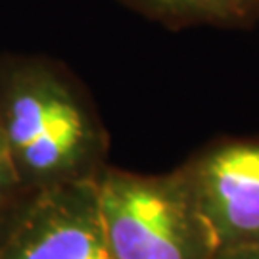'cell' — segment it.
Listing matches in <instances>:
<instances>
[{"instance_id": "4", "label": "cell", "mask_w": 259, "mask_h": 259, "mask_svg": "<svg viewBox=\"0 0 259 259\" xmlns=\"http://www.w3.org/2000/svg\"><path fill=\"white\" fill-rule=\"evenodd\" d=\"M0 259H115L94 183L33 196L2 242Z\"/></svg>"}, {"instance_id": "3", "label": "cell", "mask_w": 259, "mask_h": 259, "mask_svg": "<svg viewBox=\"0 0 259 259\" xmlns=\"http://www.w3.org/2000/svg\"><path fill=\"white\" fill-rule=\"evenodd\" d=\"M177 169L217 250L259 246V137L213 140Z\"/></svg>"}, {"instance_id": "7", "label": "cell", "mask_w": 259, "mask_h": 259, "mask_svg": "<svg viewBox=\"0 0 259 259\" xmlns=\"http://www.w3.org/2000/svg\"><path fill=\"white\" fill-rule=\"evenodd\" d=\"M217 259H259V246L240 248V250L219 251V253H217Z\"/></svg>"}, {"instance_id": "1", "label": "cell", "mask_w": 259, "mask_h": 259, "mask_svg": "<svg viewBox=\"0 0 259 259\" xmlns=\"http://www.w3.org/2000/svg\"><path fill=\"white\" fill-rule=\"evenodd\" d=\"M0 133L25 192L94 183L110 139L83 83L60 60L0 52Z\"/></svg>"}, {"instance_id": "8", "label": "cell", "mask_w": 259, "mask_h": 259, "mask_svg": "<svg viewBox=\"0 0 259 259\" xmlns=\"http://www.w3.org/2000/svg\"><path fill=\"white\" fill-rule=\"evenodd\" d=\"M27 205V204H25ZM23 205V207H25ZM23 207L19 209L18 213H14V215H10V217H4V219H0V246H2V242H4V238H6V234H8V231L12 229V225L16 223V219L19 217V213L23 211Z\"/></svg>"}, {"instance_id": "2", "label": "cell", "mask_w": 259, "mask_h": 259, "mask_svg": "<svg viewBox=\"0 0 259 259\" xmlns=\"http://www.w3.org/2000/svg\"><path fill=\"white\" fill-rule=\"evenodd\" d=\"M94 186L115 259H217L209 227L179 169L144 175L108 165Z\"/></svg>"}, {"instance_id": "6", "label": "cell", "mask_w": 259, "mask_h": 259, "mask_svg": "<svg viewBox=\"0 0 259 259\" xmlns=\"http://www.w3.org/2000/svg\"><path fill=\"white\" fill-rule=\"evenodd\" d=\"M33 196L25 192L0 133V219L18 213Z\"/></svg>"}, {"instance_id": "5", "label": "cell", "mask_w": 259, "mask_h": 259, "mask_svg": "<svg viewBox=\"0 0 259 259\" xmlns=\"http://www.w3.org/2000/svg\"><path fill=\"white\" fill-rule=\"evenodd\" d=\"M169 29H250L259 23V0H119Z\"/></svg>"}]
</instances>
